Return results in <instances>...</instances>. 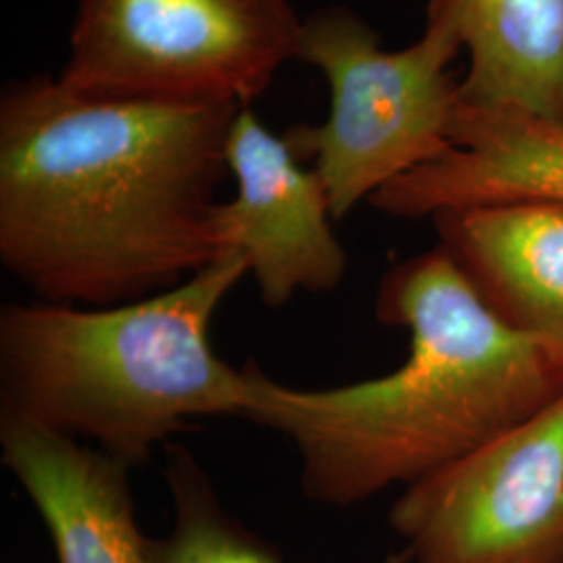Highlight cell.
Wrapping results in <instances>:
<instances>
[{"label":"cell","instance_id":"cell-1","mask_svg":"<svg viewBox=\"0 0 563 563\" xmlns=\"http://www.w3.org/2000/svg\"><path fill=\"white\" fill-rule=\"evenodd\" d=\"M241 104L90 99L38 74L0 95V263L41 301L113 307L223 255L218 190Z\"/></svg>","mask_w":563,"mask_h":563},{"label":"cell","instance_id":"cell-2","mask_svg":"<svg viewBox=\"0 0 563 563\" xmlns=\"http://www.w3.org/2000/svg\"><path fill=\"white\" fill-rule=\"evenodd\" d=\"M374 309L409 334L390 374L299 388L241 367L242 420L295 444L311 504L353 507L420 483L563 395V365L497 320L441 244L395 263Z\"/></svg>","mask_w":563,"mask_h":563},{"label":"cell","instance_id":"cell-3","mask_svg":"<svg viewBox=\"0 0 563 563\" xmlns=\"http://www.w3.org/2000/svg\"><path fill=\"white\" fill-rule=\"evenodd\" d=\"M251 272L228 251L180 286L142 301L80 307L34 299L0 309V405L130 467L190 420L242 411V369L211 325Z\"/></svg>","mask_w":563,"mask_h":563},{"label":"cell","instance_id":"cell-4","mask_svg":"<svg viewBox=\"0 0 563 563\" xmlns=\"http://www.w3.org/2000/svg\"><path fill=\"white\" fill-rule=\"evenodd\" d=\"M460 48L453 32L426 23L420 41L384 51L378 32L346 7L302 20L297 60L322 71L330 111L322 123L282 136L302 163H313L334 222L453 148L460 81L449 65Z\"/></svg>","mask_w":563,"mask_h":563},{"label":"cell","instance_id":"cell-5","mask_svg":"<svg viewBox=\"0 0 563 563\" xmlns=\"http://www.w3.org/2000/svg\"><path fill=\"white\" fill-rule=\"evenodd\" d=\"M301 32L290 0H76L57 78L101 101L251 107Z\"/></svg>","mask_w":563,"mask_h":563},{"label":"cell","instance_id":"cell-6","mask_svg":"<svg viewBox=\"0 0 563 563\" xmlns=\"http://www.w3.org/2000/svg\"><path fill=\"white\" fill-rule=\"evenodd\" d=\"M388 522L411 563H563V395L407 486Z\"/></svg>","mask_w":563,"mask_h":563},{"label":"cell","instance_id":"cell-7","mask_svg":"<svg viewBox=\"0 0 563 563\" xmlns=\"http://www.w3.org/2000/svg\"><path fill=\"white\" fill-rule=\"evenodd\" d=\"M225 159L236 192L218 207V241L223 253L246 257L263 305L280 309L299 292L336 290L349 257L332 230L318 172L305 167L251 107H242L232 123Z\"/></svg>","mask_w":563,"mask_h":563},{"label":"cell","instance_id":"cell-8","mask_svg":"<svg viewBox=\"0 0 563 563\" xmlns=\"http://www.w3.org/2000/svg\"><path fill=\"white\" fill-rule=\"evenodd\" d=\"M0 457L36 507L57 563H146L130 465L2 405Z\"/></svg>","mask_w":563,"mask_h":563},{"label":"cell","instance_id":"cell-9","mask_svg":"<svg viewBox=\"0 0 563 563\" xmlns=\"http://www.w3.org/2000/svg\"><path fill=\"white\" fill-rule=\"evenodd\" d=\"M449 136L446 155L390 181L369 205L401 220L501 202L563 205L562 128L522 111H483L457 101Z\"/></svg>","mask_w":563,"mask_h":563},{"label":"cell","instance_id":"cell-10","mask_svg":"<svg viewBox=\"0 0 563 563\" xmlns=\"http://www.w3.org/2000/svg\"><path fill=\"white\" fill-rule=\"evenodd\" d=\"M432 223L495 318L563 365V205H483Z\"/></svg>","mask_w":563,"mask_h":563},{"label":"cell","instance_id":"cell-11","mask_svg":"<svg viewBox=\"0 0 563 563\" xmlns=\"http://www.w3.org/2000/svg\"><path fill=\"white\" fill-rule=\"evenodd\" d=\"M470 53L457 101L563 130V0H430L428 21Z\"/></svg>","mask_w":563,"mask_h":563},{"label":"cell","instance_id":"cell-12","mask_svg":"<svg viewBox=\"0 0 563 563\" xmlns=\"http://www.w3.org/2000/svg\"><path fill=\"white\" fill-rule=\"evenodd\" d=\"M165 451L172 526L159 539L146 537V563H282L274 544L223 507L209 472L188 446L167 443ZM380 563H411V555L402 547Z\"/></svg>","mask_w":563,"mask_h":563}]
</instances>
